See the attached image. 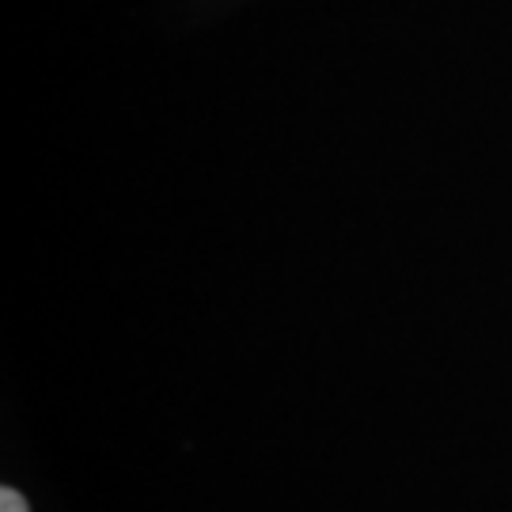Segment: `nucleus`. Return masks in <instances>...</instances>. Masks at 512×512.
<instances>
[{"instance_id":"1","label":"nucleus","mask_w":512,"mask_h":512,"mask_svg":"<svg viewBox=\"0 0 512 512\" xmlns=\"http://www.w3.org/2000/svg\"><path fill=\"white\" fill-rule=\"evenodd\" d=\"M0 512H31V509H27V501H23L12 486H4V494H0Z\"/></svg>"}]
</instances>
